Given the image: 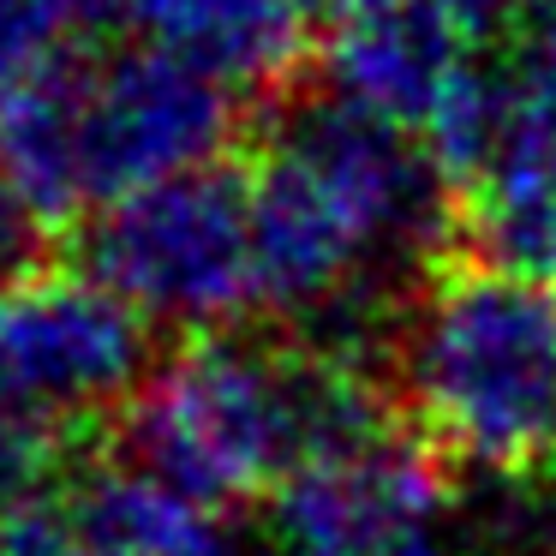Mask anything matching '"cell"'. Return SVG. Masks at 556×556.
Listing matches in <instances>:
<instances>
[{"label":"cell","mask_w":556,"mask_h":556,"mask_svg":"<svg viewBox=\"0 0 556 556\" xmlns=\"http://www.w3.org/2000/svg\"><path fill=\"white\" fill-rule=\"evenodd\" d=\"M395 413L448 472L556 460V288L437 245L389 353Z\"/></svg>","instance_id":"6da1fadb"},{"label":"cell","mask_w":556,"mask_h":556,"mask_svg":"<svg viewBox=\"0 0 556 556\" xmlns=\"http://www.w3.org/2000/svg\"><path fill=\"white\" fill-rule=\"evenodd\" d=\"M66 245L90 281L180 336L245 324L257 305L245 162H210L97 204Z\"/></svg>","instance_id":"7a4b0ae2"},{"label":"cell","mask_w":556,"mask_h":556,"mask_svg":"<svg viewBox=\"0 0 556 556\" xmlns=\"http://www.w3.org/2000/svg\"><path fill=\"white\" fill-rule=\"evenodd\" d=\"M162 365L156 324L85 269L0 293V395L66 425H109Z\"/></svg>","instance_id":"3957f363"},{"label":"cell","mask_w":556,"mask_h":556,"mask_svg":"<svg viewBox=\"0 0 556 556\" xmlns=\"http://www.w3.org/2000/svg\"><path fill=\"white\" fill-rule=\"evenodd\" d=\"M252 102L174 54L132 42L121 54H85V186L90 210L144 192L174 174L228 162L252 138Z\"/></svg>","instance_id":"277c9868"},{"label":"cell","mask_w":556,"mask_h":556,"mask_svg":"<svg viewBox=\"0 0 556 556\" xmlns=\"http://www.w3.org/2000/svg\"><path fill=\"white\" fill-rule=\"evenodd\" d=\"M455 472L413 431H389L353 455L317 460L269 496L276 544L300 556H377L401 539L431 532Z\"/></svg>","instance_id":"5b68a950"},{"label":"cell","mask_w":556,"mask_h":556,"mask_svg":"<svg viewBox=\"0 0 556 556\" xmlns=\"http://www.w3.org/2000/svg\"><path fill=\"white\" fill-rule=\"evenodd\" d=\"M126 37L240 90L252 109L312 78V13L300 0H121Z\"/></svg>","instance_id":"8992f818"},{"label":"cell","mask_w":556,"mask_h":556,"mask_svg":"<svg viewBox=\"0 0 556 556\" xmlns=\"http://www.w3.org/2000/svg\"><path fill=\"white\" fill-rule=\"evenodd\" d=\"M472 42L437 0H383L371 13L324 30L317 78L365 109L425 132L443 90L460 78Z\"/></svg>","instance_id":"52a82bcc"},{"label":"cell","mask_w":556,"mask_h":556,"mask_svg":"<svg viewBox=\"0 0 556 556\" xmlns=\"http://www.w3.org/2000/svg\"><path fill=\"white\" fill-rule=\"evenodd\" d=\"M0 168L54 222L73 228L90 216L85 186V49L42 66L30 85L0 102Z\"/></svg>","instance_id":"ba28073f"},{"label":"cell","mask_w":556,"mask_h":556,"mask_svg":"<svg viewBox=\"0 0 556 556\" xmlns=\"http://www.w3.org/2000/svg\"><path fill=\"white\" fill-rule=\"evenodd\" d=\"M78 556H228L222 515L186 491L102 455L66 496Z\"/></svg>","instance_id":"9c48e42d"},{"label":"cell","mask_w":556,"mask_h":556,"mask_svg":"<svg viewBox=\"0 0 556 556\" xmlns=\"http://www.w3.org/2000/svg\"><path fill=\"white\" fill-rule=\"evenodd\" d=\"M109 448V425H66L0 395V515L66 503L90 460Z\"/></svg>","instance_id":"30bf717a"},{"label":"cell","mask_w":556,"mask_h":556,"mask_svg":"<svg viewBox=\"0 0 556 556\" xmlns=\"http://www.w3.org/2000/svg\"><path fill=\"white\" fill-rule=\"evenodd\" d=\"M54 252H61V228L18 192L13 174L0 168V293L49 276Z\"/></svg>","instance_id":"8fae6325"},{"label":"cell","mask_w":556,"mask_h":556,"mask_svg":"<svg viewBox=\"0 0 556 556\" xmlns=\"http://www.w3.org/2000/svg\"><path fill=\"white\" fill-rule=\"evenodd\" d=\"M0 556H78L73 508L37 503L18 508V515H0Z\"/></svg>","instance_id":"7c38bea8"},{"label":"cell","mask_w":556,"mask_h":556,"mask_svg":"<svg viewBox=\"0 0 556 556\" xmlns=\"http://www.w3.org/2000/svg\"><path fill=\"white\" fill-rule=\"evenodd\" d=\"M467 42H508L527 25V0H437Z\"/></svg>","instance_id":"4fadbf2b"},{"label":"cell","mask_w":556,"mask_h":556,"mask_svg":"<svg viewBox=\"0 0 556 556\" xmlns=\"http://www.w3.org/2000/svg\"><path fill=\"white\" fill-rule=\"evenodd\" d=\"M300 7L312 13V25L336 30V25H348V18H359V13H371V7H383V0H300Z\"/></svg>","instance_id":"5bb4252c"},{"label":"cell","mask_w":556,"mask_h":556,"mask_svg":"<svg viewBox=\"0 0 556 556\" xmlns=\"http://www.w3.org/2000/svg\"><path fill=\"white\" fill-rule=\"evenodd\" d=\"M377 556H443V551H437L431 532H419V539H401V544H389V551H377Z\"/></svg>","instance_id":"9a60e30c"},{"label":"cell","mask_w":556,"mask_h":556,"mask_svg":"<svg viewBox=\"0 0 556 556\" xmlns=\"http://www.w3.org/2000/svg\"><path fill=\"white\" fill-rule=\"evenodd\" d=\"M520 556H556V539H532V544H527V551H520Z\"/></svg>","instance_id":"2e32d148"},{"label":"cell","mask_w":556,"mask_h":556,"mask_svg":"<svg viewBox=\"0 0 556 556\" xmlns=\"http://www.w3.org/2000/svg\"><path fill=\"white\" fill-rule=\"evenodd\" d=\"M257 556H300V551H288V544H269V551H257Z\"/></svg>","instance_id":"e0dca14e"}]
</instances>
